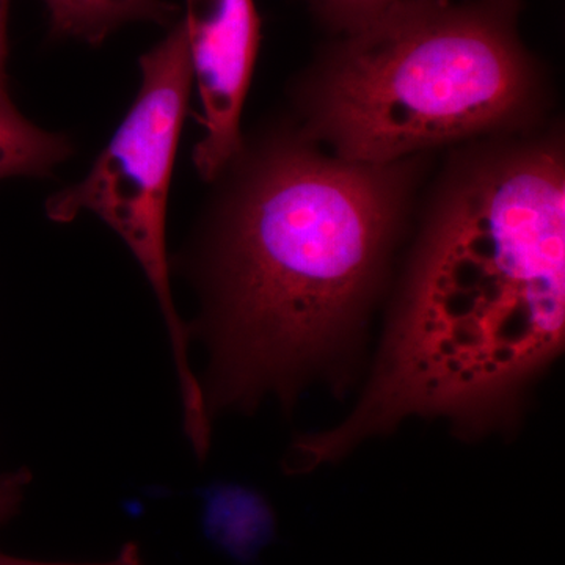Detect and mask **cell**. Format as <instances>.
I'll list each match as a JSON object with an SVG mask.
<instances>
[{
	"label": "cell",
	"mask_w": 565,
	"mask_h": 565,
	"mask_svg": "<svg viewBox=\"0 0 565 565\" xmlns=\"http://www.w3.org/2000/svg\"><path fill=\"white\" fill-rule=\"evenodd\" d=\"M564 334L559 137L479 141L435 192L362 397L344 422L299 438L285 470L310 473L412 416L462 438L511 429Z\"/></svg>",
	"instance_id": "cell-1"
},
{
	"label": "cell",
	"mask_w": 565,
	"mask_h": 565,
	"mask_svg": "<svg viewBox=\"0 0 565 565\" xmlns=\"http://www.w3.org/2000/svg\"><path fill=\"white\" fill-rule=\"evenodd\" d=\"M236 161L203 259L206 407H250L266 394L291 404L316 379L348 381L403 236L419 156L345 161L300 128Z\"/></svg>",
	"instance_id": "cell-2"
},
{
	"label": "cell",
	"mask_w": 565,
	"mask_h": 565,
	"mask_svg": "<svg viewBox=\"0 0 565 565\" xmlns=\"http://www.w3.org/2000/svg\"><path fill=\"white\" fill-rule=\"evenodd\" d=\"M344 32L308 81L302 129L345 161L527 132L544 106L519 0H401Z\"/></svg>",
	"instance_id": "cell-3"
},
{
	"label": "cell",
	"mask_w": 565,
	"mask_h": 565,
	"mask_svg": "<svg viewBox=\"0 0 565 565\" xmlns=\"http://www.w3.org/2000/svg\"><path fill=\"white\" fill-rule=\"evenodd\" d=\"M192 77L181 22L141 58L137 102L90 174L47 204V214L57 222H68L82 211L99 215L136 255L166 316L189 419L203 415L204 397L189 367L188 329L170 292L166 211Z\"/></svg>",
	"instance_id": "cell-4"
},
{
	"label": "cell",
	"mask_w": 565,
	"mask_h": 565,
	"mask_svg": "<svg viewBox=\"0 0 565 565\" xmlns=\"http://www.w3.org/2000/svg\"><path fill=\"white\" fill-rule=\"evenodd\" d=\"M182 28L203 104L196 169L214 180L243 151L241 114L258 54L259 18L253 0H185Z\"/></svg>",
	"instance_id": "cell-5"
},
{
	"label": "cell",
	"mask_w": 565,
	"mask_h": 565,
	"mask_svg": "<svg viewBox=\"0 0 565 565\" xmlns=\"http://www.w3.org/2000/svg\"><path fill=\"white\" fill-rule=\"evenodd\" d=\"M55 35L99 43L128 21H163L172 7L163 0H44Z\"/></svg>",
	"instance_id": "cell-6"
},
{
	"label": "cell",
	"mask_w": 565,
	"mask_h": 565,
	"mask_svg": "<svg viewBox=\"0 0 565 565\" xmlns=\"http://www.w3.org/2000/svg\"><path fill=\"white\" fill-rule=\"evenodd\" d=\"M65 154L61 137L35 128L10 99L0 98V178L44 173Z\"/></svg>",
	"instance_id": "cell-7"
},
{
	"label": "cell",
	"mask_w": 565,
	"mask_h": 565,
	"mask_svg": "<svg viewBox=\"0 0 565 565\" xmlns=\"http://www.w3.org/2000/svg\"><path fill=\"white\" fill-rule=\"evenodd\" d=\"M323 17L343 31L355 28L362 22L381 13L401 0H311Z\"/></svg>",
	"instance_id": "cell-8"
},
{
	"label": "cell",
	"mask_w": 565,
	"mask_h": 565,
	"mask_svg": "<svg viewBox=\"0 0 565 565\" xmlns=\"http://www.w3.org/2000/svg\"><path fill=\"white\" fill-rule=\"evenodd\" d=\"M29 481L31 476L25 470L0 476V526L17 514Z\"/></svg>",
	"instance_id": "cell-9"
},
{
	"label": "cell",
	"mask_w": 565,
	"mask_h": 565,
	"mask_svg": "<svg viewBox=\"0 0 565 565\" xmlns=\"http://www.w3.org/2000/svg\"><path fill=\"white\" fill-rule=\"evenodd\" d=\"M0 565H143L141 561L139 548L134 544H126L115 556L114 559L106 561V563L98 564H63V563H43V561L24 559V557H17L0 553Z\"/></svg>",
	"instance_id": "cell-10"
},
{
	"label": "cell",
	"mask_w": 565,
	"mask_h": 565,
	"mask_svg": "<svg viewBox=\"0 0 565 565\" xmlns=\"http://www.w3.org/2000/svg\"><path fill=\"white\" fill-rule=\"evenodd\" d=\"M11 0H0V98H9L7 93V54H9V41H7V25H9V11Z\"/></svg>",
	"instance_id": "cell-11"
}]
</instances>
